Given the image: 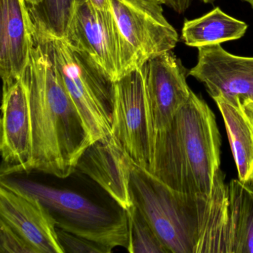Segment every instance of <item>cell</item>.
Returning <instances> with one entry per match:
<instances>
[{"mask_svg": "<svg viewBox=\"0 0 253 253\" xmlns=\"http://www.w3.org/2000/svg\"><path fill=\"white\" fill-rule=\"evenodd\" d=\"M23 78L29 93L32 118L31 171L66 178L75 172L90 143L46 40L35 35Z\"/></svg>", "mask_w": 253, "mask_h": 253, "instance_id": "cell-1", "label": "cell"}, {"mask_svg": "<svg viewBox=\"0 0 253 253\" xmlns=\"http://www.w3.org/2000/svg\"><path fill=\"white\" fill-rule=\"evenodd\" d=\"M220 131L193 91L166 129L155 134L149 171L174 190L207 198L220 171Z\"/></svg>", "mask_w": 253, "mask_h": 253, "instance_id": "cell-2", "label": "cell"}, {"mask_svg": "<svg viewBox=\"0 0 253 253\" xmlns=\"http://www.w3.org/2000/svg\"><path fill=\"white\" fill-rule=\"evenodd\" d=\"M133 202L169 253H196L210 197L174 190L137 163L131 176Z\"/></svg>", "mask_w": 253, "mask_h": 253, "instance_id": "cell-3", "label": "cell"}, {"mask_svg": "<svg viewBox=\"0 0 253 253\" xmlns=\"http://www.w3.org/2000/svg\"><path fill=\"white\" fill-rule=\"evenodd\" d=\"M45 40L90 145L110 134L115 81L91 57L65 38Z\"/></svg>", "mask_w": 253, "mask_h": 253, "instance_id": "cell-4", "label": "cell"}, {"mask_svg": "<svg viewBox=\"0 0 253 253\" xmlns=\"http://www.w3.org/2000/svg\"><path fill=\"white\" fill-rule=\"evenodd\" d=\"M37 197L48 209L56 226L113 250L128 245L127 212L112 211L69 189H57L29 179L5 178Z\"/></svg>", "mask_w": 253, "mask_h": 253, "instance_id": "cell-5", "label": "cell"}, {"mask_svg": "<svg viewBox=\"0 0 253 253\" xmlns=\"http://www.w3.org/2000/svg\"><path fill=\"white\" fill-rule=\"evenodd\" d=\"M65 39L91 57L115 82L141 68L112 10L99 9L90 0L77 5Z\"/></svg>", "mask_w": 253, "mask_h": 253, "instance_id": "cell-6", "label": "cell"}, {"mask_svg": "<svg viewBox=\"0 0 253 253\" xmlns=\"http://www.w3.org/2000/svg\"><path fill=\"white\" fill-rule=\"evenodd\" d=\"M112 134L134 162L149 169L153 133L148 118L143 66L115 83Z\"/></svg>", "mask_w": 253, "mask_h": 253, "instance_id": "cell-7", "label": "cell"}, {"mask_svg": "<svg viewBox=\"0 0 253 253\" xmlns=\"http://www.w3.org/2000/svg\"><path fill=\"white\" fill-rule=\"evenodd\" d=\"M110 4L121 34L140 67L175 48L178 34L166 19L161 0H110Z\"/></svg>", "mask_w": 253, "mask_h": 253, "instance_id": "cell-8", "label": "cell"}, {"mask_svg": "<svg viewBox=\"0 0 253 253\" xmlns=\"http://www.w3.org/2000/svg\"><path fill=\"white\" fill-rule=\"evenodd\" d=\"M143 69L148 118L154 142L155 134L169 126L192 91L186 81L189 70L172 51L154 57Z\"/></svg>", "mask_w": 253, "mask_h": 253, "instance_id": "cell-9", "label": "cell"}, {"mask_svg": "<svg viewBox=\"0 0 253 253\" xmlns=\"http://www.w3.org/2000/svg\"><path fill=\"white\" fill-rule=\"evenodd\" d=\"M198 51L197 64L188 75L201 83L211 98L253 101V57L231 54L221 45L201 47Z\"/></svg>", "mask_w": 253, "mask_h": 253, "instance_id": "cell-10", "label": "cell"}, {"mask_svg": "<svg viewBox=\"0 0 253 253\" xmlns=\"http://www.w3.org/2000/svg\"><path fill=\"white\" fill-rule=\"evenodd\" d=\"M0 220L17 231L37 253H65L55 221L37 197L4 177L0 186Z\"/></svg>", "mask_w": 253, "mask_h": 253, "instance_id": "cell-11", "label": "cell"}, {"mask_svg": "<svg viewBox=\"0 0 253 253\" xmlns=\"http://www.w3.org/2000/svg\"><path fill=\"white\" fill-rule=\"evenodd\" d=\"M0 150L2 177L15 172L31 171L32 118L27 87L23 77L2 87Z\"/></svg>", "mask_w": 253, "mask_h": 253, "instance_id": "cell-12", "label": "cell"}, {"mask_svg": "<svg viewBox=\"0 0 253 253\" xmlns=\"http://www.w3.org/2000/svg\"><path fill=\"white\" fill-rule=\"evenodd\" d=\"M133 161L111 133L90 145L77 169L88 175L126 211L134 207L131 192Z\"/></svg>", "mask_w": 253, "mask_h": 253, "instance_id": "cell-13", "label": "cell"}, {"mask_svg": "<svg viewBox=\"0 0 253 253\" xmlns=\"http://www.w3.org/2000/svg\"><path fill=\"white\" fill-rule=\"evenodd\" d=\"M35 31L26 0H0V75L2 87L21 79L30 60Z\"/></svg>", "mask_w": 253, "mask_h": 253, "instance_id": "cell-14", "label": "cell"}, {"mask_svg": "<svg viewBox=\"0 0 253 253\" xmlns=\"http://www.w3.org/2000/svg\"><path fill=\"white\" fill-rule=\"evenodd\" d=\"M227 250L253 253V188L239 179L226 184Z\"/></svg>", "mask_w": 253, "mask_h": 253, "instance_id": "cell-15", "label": "cell"}, {"mask_svg": "<svg viewBox=\"0 0 253 253\" xmlns=\"http://www.w3.org/2000/svg\"><path fill=\"white\" fill-rule=\"evenodd\" d=\"M224 121L238 179L248 183L253 171V126L242 103H232L222 97L213 99Z\"/></svg>", "mask_w": 253, "mask_h": 253, "instance_id": "cell-16", "label": "cell"}, {"mask_svg": "<svg viewBox=\"0 0 253 253\" xmlns=\"http://www.w3.org/2000/svg\"><path fill=\"white\" fill-rule=\"evenodd\" d=\"M247 29L245 22L231 17L217 7L202 17L185 20L181 40L185 45L197 48L220 45L241 39Z\"/></svg>", "mask_w": 253, "mask_h": 253, "instance_id": "cell-17", "label": "cell"}, {"mask_svg": "<svg viewBox=\"0 0 253 253\" xmlns=\"http://www.w3.org/2000/svg\"><path fill=\"white\" fill-rule=\"evenodd\" d=\"M83 0H29L35 35L45 39L66 38L74 11Z\"/></svg>", "mask_w": 253, "mask_h": 253, "instance_id": "cell-18", "label": "cell"}, {"mask_svg": "<svg viewBox=\"0 0 253 253\" xmlns=\"http://www.w3.org/2000/svg\"><path fill=\"white\" fill-rule=\"evenodd\" d=\"M126 212L128 221V252L169 253L135 205Z\"/></svg>", "mask_w": 253, "mask_h": 253, "instance_id": "cell-19", "label": "cell"}, {"mask_svg": "<svg viewBox=\"0 0 253 253\" xmlns=\"http://www.w3.org/2000/svg\"><path fill=\"white\" fill-rule=\"evenodd\" d=\"M59 241L65 253H110L112 250L89 241L86 238L77 236L57 228Z\"/></svg>", "mask_w": 253, "mask_h": 253, "instance_id": "cell-20", "label": "cell"}, {"mask_svg": "<svg viewBox=\"0 0 253 253\" xmlns=\"http://www.w3.org/2000/svg\"><path fill=\"white\" fill-rule=\"evenodd\" d=\"M0 253H37V251L17 231L0 220Z\"/></svg>", "mask_w": 253, "mask_h": 253, "instance_id": "cell-21", "label": "cell"}, {"mask_svg": "<svg viewBox=\"0 0 253 253\" xmlns=\"http://www.w3.org/2000/svg\"><path fill=\"white\" fill-rule=\"evenodd\" d=\"M163 5H167L178 14H183L192 5L193 0H161Z\"/></svg>", "mask_w": 253, "mask_h": 253, "instance_id": "cell-22", "label": "cell"}, {"mask_svg": "<svg viewBox=\"0 0 253 253\" xmlns=\"http://www.w3.org/2000/svg\"><path fill=\"white\" fill-rule=\"evenodd\" d=\"M243 109L247 115V118L251 122L253 126V100H245L242 102Z\"/></svg>", "mask_w": 253, "mask_h": 253, "instance_id": "cell-23", "label": "cell"}, {"mask_svg": "<svg viewBox=\"0 0 253 253\" xmlns=\"http://www.w3.org/2000/svg\"><path fill=\"white\" fill-rule=\"evenodd\" d=\"M90 2L99 9L105 10V11L112 10L110 0H90Z\"/></svg>", "mask_w": 253, "mask_h": 253, "instance_id": "cell-24", "label": "cell"}, {"mask_svg": "<svg viewBox=\"0 0 253 253\" xmlns=\"http://www.w3.org/2000/svg\"><path fill=\"white\" fill-rule=\"evenodd\" d=\"M201 1L205 4H211L214 3L216 0H201Z\"/></svg>", "mask_w": 253, "mask_h": 253, "instance_id": "cell-25", "label": "cell"}, {"mask_svg": "<svg viewBox=\"0 0 253 253\" xmlns=\"http://www.w3.org/2000/svg\"><path fill=\"white\" fill-rule=\"evenodd\" d=\"M243 2H247L251 6L252 9L253 10V0H242Z\"/></svg>", "mask_w": 253, "mask_h": 253, "instance_id": "cell-26", "label": "cell"}, {"mask_svg": "<svg viewBox=\"0 0 253 253\" xmlns=\"http://www.w3.org/2000/svg\"><path fill=\"white\" fill-rule=\"evenodd\" d=\"M247 184L250 185L251 187L253 188V174H252L251 177H250V180H249L248 183Z\"/></svg>", "mask_w": 253, "mask_h": 253, "instance_id": "cell-27", "label": "cell"}, {"mask_svg": "<svg viewBox=\"0 0 253 253\" xmlns=\"http://www.w3.org/2000/svg\"><path fill=\"white\" fill-rule=\"evenodd\" d=\"M26 2H28V1H29V0H26Z\"/></svg>", "mask_w": 253, "mask_h": 253, "instance_id": "cell-28", "label": "cell"}]
</instances>
